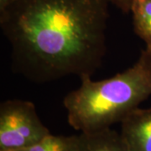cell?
<instances>
[{
	"mask_svg": "<svg viewBox=\"0 0 151 151\" xmlns=\"http://www.w3.org/2000/svg\"><path fill=\"white\" fill-rule=\"evenodd\" d=\"M108 0H14L0 10L14 70L45 83L92 76L106 54Z\"/></svg>",
	"mask_w": 151,
	"mask_h": 151,
	"instance_id": "6da1fadb",
	"label": "cell"
},
{
	"mask_svg": "<svg viewBox=\"0 0 151 151\" xmlns=\"http://www.w3.org/2000/svg\"><path fill=\"white\" fill-rule=\"evenodd\" d=\"M80 78L63 100L69 125L81 133L111 128L151 96V50H143L131 67L108 79Z\"/></svg>",
	"mask_w": 151,
	"mask_h": 151,
	"instance_id": "7a4b0ae2",
	"label": "cell"
},
{
	"mask_svg": "<svg viewBox=\"0 0 151 151\" xmlns=\"http://www.w3.org/2000/svg\"><path fill=\"white\" fill-rule=\"evenodd\" d=\"M50 134L32 102L14 99L0 105V151L30 146Z\"/></svg>",
	"mask_w": 151,
	"mask_h": 151,
	"instance_id": "3957f363",
	"label": "cell"
},
{
	"mask_svg": "<svg viewBox=\"0 0 151 151\" xmlns=\"http://www.w3.org/2000/svg\"><path fill=\"white\" fill-rule=\"evenodd\" d=\"M120 124L128 150L151 151V108H136Z\"/></svg>",
	"mask_w": 151,
	"mask_h": 151,
	"instance_id": "277c9868",
	"label": "cell"
},
{
	"mask_svg": "<svg viewBox=\"0 0 151 151\" xmlns=\"http://www.w3.org/2000/svg\"><path fill=\"white\" fill-rule=\"evenodd\" d=\"M79 151H129L121 134L107 128L104 129L81 133Z\"/></svg>",
	"mask_w": 151,
	"mask_h": 151,
	"instance_id": "5b68a950",
	"label": "cell"
},
{
	"mask_svg": "<svg viewBox=\"0 0 151 151\" xmlns=\"http://www.w3.org/2000/svg\"><path fill=\"white\" fill-rule=\"evenodd\" d=\"M129 13L136 35L151 50V0H132Z\"/></svg>",
	"mask_w": 151,
	"mask_h": 151,
	"instance_id": "8992f818",
	"label": "cell"
},
{
	"mask_svg": "<svg viewBox=\"0 0 151 151\" xmlns=\"http://www.w3.org/2000/svg\"><path fill=\"white\" fill-rule=\"evenodd\" d=\"M7 151H79V135H46L32 145Z\"/></svg>",
	"mask_w": 151,
	"mask_h": 151,
	"instance_id": "52a82bcc",
	"label": "cell"
},
{
	"mask_svg": "<svg viewBox=\"0 0 151 151\" xmlns=\"http://www.w3.org/2000/svg\"><path fill=\"white\" fill-rule=\"evenodd\" d=\"M116 8L122 11L124 14H129L130 12L132 0H108Z\"/></svg>",
	"mask_w": 151,
	"mask_h": 151,
	"instance_id": "ba28073f",
	"label": "cell"
},
{
	"mask_svg": "<svg viewBox=\"0 0 151 151\" xmlns=\"http://www.w3.org/2000/svg\"><path fill=\"white\" fill-rule=\"evenodd\" d=\"M14 0H0V10L4 9L6 6L11 4Z\"/></svg>",
	"mask_w": 151,
	"mask_h": 151,
	"instance_id": "9c48e42d",
	"label": "cell"
}]
</instances>
